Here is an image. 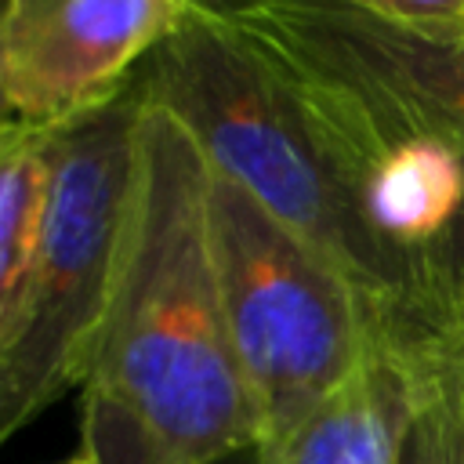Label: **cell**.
I'll list each match as a JSON object with an SVG mask.
<instances>
[{"mask_svg": "<svg viewBox=\"0 0 464 464\" xmlns=\"http://www.w3.org/2000/svg\"><path fill=\"white\" fill-rule=\"evenodd\" d=\"M207 160L145 102L105 323L83 381L94 464H214L261 446L207 239Z\"/></svg>", "mask_w": 464, "mask_h": 464, "instance_id": "cell-1", "label": "cell"}, {"mask_svg": "<svg viewBox=\"0 0 464 464\" xmlns=\"http://www.w3.org/2000/svg\"><path fill=\"white\" fill-rule=\"evenodd\" d=\"M138 80L145 102L167 109L218 174L334 265L373 312L420 301L417 265L373 236L290 87L228 22L192 11Z\"/></svg>", "mask_w": 464, "mask_h": 464, "instance_id": "cell-2", "label": "cell"}, {"mask_svg": "<svg viewBox=\"0 0 464 464\" xmlns=\"http://www.w3.org/2000/svg\"><path fill=\"white\" fill-rule=\"evenodd\" d=\"M141 105L134 76L120 98L44 138L40 236L0 323V446L87 381L123 239Z\"/></svg>", "mask_w": 464, "mask_h": 464, "instance_id": "cell-3", "label": "cell"}, {"mask_svg": "<svg viewBox=\"0 0 464 464\" xmlns=\"http://www.w3.org/2000/svg\"><path fill=\"white\" fill-rule=\"evenodd\" d=\"M207 239L228 334L257 406L261 446H268L352 377L381 312L214 167L207 174Z\"/></svg>", "mask_w": 464, "mask_h": 464, "instance_id": "cell-4", "label": "cell"}, {"mask_svg": "<svg viewBox=\"0 0 464 464\" xmlns=\"http://www.w3.org/2000/svg\"><path fill=\"white\" fill-rule=\"evenodd\" d=\"M228 25L290 87L352 192L359 170L402 141L464 149V44L406 33L348 0H261Z\"/></svg>", "mask_w": 464, "mask_h": 464, "instance_id": "cell-5", "label": "cell"}, {"mask_svg": "<svg viewBox=\"0 0 464 464\" xmlns=\"http://www.w3.org/2000/svg\"><path fill=\"white\" fill-rule=\"evenodd\" d=\"M188 14V0H7L4 76L14 120L51 130L109 105Z\"/></svg>", "mask_w": 464, "mask_h": 464, "instance_id": "cell-6", "label": "cell"}, {"mask_svg": "<svg viewBox=\"0 0 464 464\" xmlns=\"http://www.w3.org/2000/svg\"><path fill=\"white\" fill-rule=\"evenodd\" d=\"M417 406V348L410 304L377 319L352 377L286 439L261 446V464H399Z\"/></svg>", "mask_w": 464, "mask_h": 464, "instance_id": "cell-7", "label": "cell"}, {"mask_svg": "<svg viewBox=\"0 0 464 464\" xmlns=\"http://www.w3.org/2000/svg\"><path fill=\"white\" fill-rule=\"evenodd\" d=\"M355 196L373 236L410 257L420 283V254L464 199V152L431 138L402 141L359 170Z\"/></svg>", "mask_w": 464, "mask_h": 464, "instance_id": "cell-8", "label": "cell"}, {"mask_svg": "<svg viewBox=\"0 0 464 464\" xmlns=\"http://www.w3.org/2000/svg\"><path fill=\"white\" fill-rule=\"evenodd\" d=\"M417 406L399 464H464V308L410 304Z\"/></svg>", "mask_w": 464, "mask_h": 464, "instance_id": "cell-9", "label": "cell"}, {"mask_svg": "<svg viewBox=\"0 0 464 464\" xmlns=\"http://www.w3.org/2000/svg\"><path fill=\"white\" fill-rule=\"evenodd\" d=\"M44 138V127L22 120L0 127V323L29 272L40 236L47 192Z\"/></svg>", "mask_w": 464, "mask_h": 464, "instance_id": "cell-10", "label": "cell"}, {"mask_svg": "<svg viewBox=\"0 0 464 464\" xmlns=\"http://www.w3.org/2000/svg\"><path fill=\"white\" fill-rule=\"evenodd\" d=\"M420 301L431 308H464V199L442 236L420 254Z\"/></svg>", "mask_w": 464, "mask_h": 464, "instance_id": "cell-11", "label": "cell"}, {"mask_svg": "<svg viewBox=\"0 0 464 464\" xmlns=\"http://www.w3.org/2000/svg\"><path fill=\"white\" fill-rule=\"evenodd\" d=\"M348 4L406 33L464 44V0H348Z\"/></svg>", "mask_w": 464, "mask_h": 464, "instance_id": "cell-12", "label": "cell"}, {"mask_svg": "<svg viewBox=\"0 0 464 464\" xmlns=\"http://www.w3.org/2000/svg\"><path fill=\"white\" fill-rule=\"evenodd\" d=\"M196 14H207V18H218V22H232L239 18L243 11L257 7L261 0H188Z\"/></svg>", "mask_w": 464, "mask_h": 464, "instance_id": "cell-13", "label": "cell"}, {"mask_svg": "<svg viewBox=\"0 0 464 464\" xmlns=\"http://www.w3.org/2000/svg\"><path fill=\"white\" fill-rule=\"evenodd\" d=\"M4 7H7V0H0V127L14 123V109L7 98V76H4Z\"/></svg>", "mask_w": 464, "mask_h": 464, "instance_id": "cell-14", "label": "cell"}, {"mask_svg": "<svg viewBox=\"0 0 464 464\" xmlns=\"http://www.w3.org/2000/svg\"><path fill=\"white\" fill-rule=\"evenodd\" d=\"M214 464H261V446H246V450L228 453V457H221V460H214Z\"/></svg>", "mask_w": 464, "mask_h": 464, "instance_id": "cell-15", "label": "cell"}, {"mask_svg": "<svg viewBox=\"0 0 464 464\" xmlns=\"http://www.w3.org/2000/svg\"><path fill=\"white\" fill-rule=\"evenodd\" d=\"M54 464H94V460H91V457L80 450V453H72V457H65V460H54Z\"/></svg>", "mask_w": 464, "mask_h": 464, "instance_id": "cell-16", "label": "cell"}]
</instances>
